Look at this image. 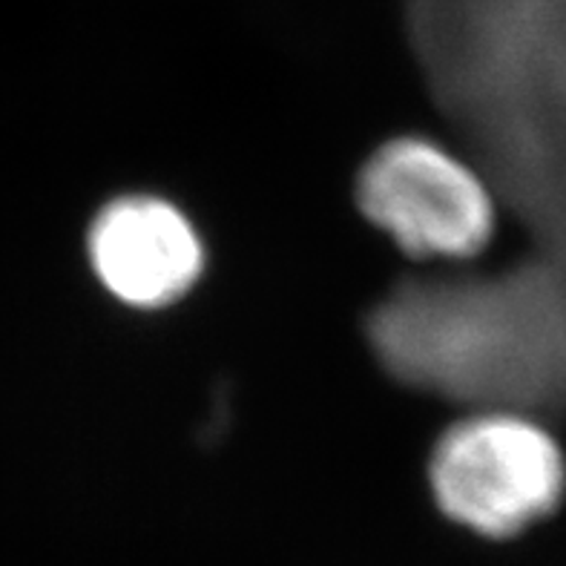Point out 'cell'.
<instances>
[{"instance_id": "1", "label": "cell", "mask_w": 566, "mask_h": 566, "mask_svg": "<svg viewBox=\"0 0 566 566\" xmlns=\"http://www.w3.org/2000/svg\"><path fill=\"white\" fill-rule=\"evenodd\" d=\"M526 296L510 280L409 282L374 311V348L411 386L472 409L524 411Z\"/></svg>"}, {"instance_id": "4", "label": "cell", "mask_w": 566, "mask_h": 566, "mask_svg": "<svg viewBox=\"0 0 566 566\" xmlns=\"http://www.w3.org/2000/svg\"><path fill=\"white\" fill-rule=\"evenodd\" d=\"M90 265L107 294L138 311L167 308L205 273V242L181 208L161 196L107 201L90 224Z\"/></svg>"}, {"instance_id": "3", "label": "cell", "mask_w": 566, "mask_h": 566, "mask_svg": "<svg viewBox=\"0 0 566 566\" xmlns=\"http://www.w3.org/2000/svg\"><path fill=\"white\" fill-rule=\"evenodd\" d=\"M357 205L415 259L463 262L495 237V196L481 170L423 136L391 138L366 158Z\"/></svg>"}, {"instance_id": "2", "label": "cell", "mask_w": 566, "mask_h": 566, "mask_svg": "<svg viewBox=\"0 0 566 566\" xmlns=\"http://www.w3.org/2000/svg\"><path fill=\"white\" fill-rule=\"evenodd\" d=\"M434 501L483 538H512L553 515L566 495V454L530 411L469 409L431 452Z\"/></svg>"}]
</instances>
